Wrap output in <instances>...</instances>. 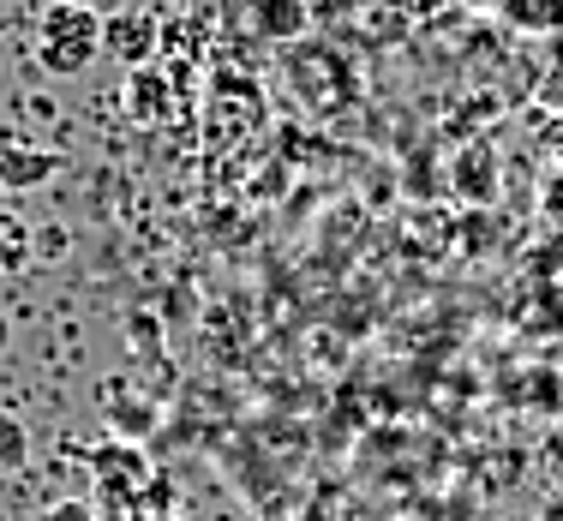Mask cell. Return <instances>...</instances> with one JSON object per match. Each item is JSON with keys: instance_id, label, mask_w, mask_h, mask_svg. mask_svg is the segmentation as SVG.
<instances>
[{"instance_id": "8992f818", "label": "cell", "mask_w": 563, "mask_h": 521, "mask_svg": "<svg viewBox=\"0 0 563 521\" xmlns=\"http://www.w3.org/2000/svg\"><path fill=\"white\" fill-rule=\"evenodd\" d=\"M55 168H60V156H48V151H7L0 156V186L7 192H31V186L55 180Z\"/></svg>"}, {"instance_id": "7a4b0ae2", "label": "cell", "mask_w": 563, "mask_h": 521, "mask_svg": "<svg viewBox=\"0 0 563 521\" xmlns=\"http://www.w3.org/2000/svg\"><path fill=\"white\" fill-rule=\"evenodd\" d=\"M120 109H126L132 126H168L180 114V90H174V73L168 66H132L126 85H120Z\"/></svg>"}, {"instance_id": "30bf717a", "label": "cell", "mask_w": 563, "mask_h": 521, "mask_svg": "<svg viewBox=\"0 0 563 521\" xmlns=\"http://www.w3.org/2000/svg\"><path fill=\"white\" fill-rule=\"evenodd\" d=\"M31 467V432L19 413H0V474H24Z\"/></svg>"}, {"instance_id": "9c48e42d", "label": "cell", "mask_w": 563, "mask_h": 521, "mask_svg": "<svg viewBox=\"0 0 563 521\" xmlns=\"http://www.w3.org/2000/svg\"><path fill=\"white\" fill-rule=\"evenodd\" d=\"M36 258V246H31V229H24L12 210H0V276H12V270H24V264Z\"/></svg>"}, {"instance_id": "3957f363", "label": "cell", "mask_w": 563, "mask_h": 521, "mask_svg": "<svg viewBox=\"0 0 563 521\" xmlns=\"http://www.w3.org/2000/svg\"><path fill=\"white\" fill-rule=\"evenodd\" d=\"M156 36L163 19L151 7H126V12H102V55H114L120 66H151L156 60Z\"/></svg>"}, {"instance_id": "6da1fadb", "label": "cell", "mask_w": 563, "mask_h": 521, "mask_svg": "<svg viewBox=\"0 0 563 521\" xmlns=\"http://www.w3.org/2000/svg\"><path fill=\"white\" fill-rule=\"evenodd\" d=\"M102 55V12L85 0H48L36 12V60L48 78H78Z\"/></svg>"}, {"instance_id": "277c9868", "label": "cell", "mask_w": 563, "mask_h": 521, "mask_svg": "<svg viewBox=\"0 0 563 521\" xmlns=\"http://www.w3.org/2000/svg\"><path fill=\"white\" fill-rule=\"evenodd\" d=\"M102 420H109V437H120V444H144V437H156V425H163V408L151 402V396H114L102 402Z\"/></svg>"}, {"instance_id": "4fadbf2b", "label": "cell", "mask_w": 563, "mask_h": 521, "mask_svg": "<svg viewBox=\"0 0 563 521\" xmlns=\"http://www.w3.org/2000/svg\"><path fill=\"white\" fill-rule=\"evenodd\" d=\"M533 521H563V491H552V498H540V510H533Z\"/></svg>"}, {"instance_id": "8fae6325", "label": "cell", "mask_w": 563, "mask_h": 521, "mask_svg": "<svg viewBox=\"0 0 563 521\" xmlns=\"http://www.w3.org/2000/svg\"><path fill=\"white\" fill-rule=\"evenodd\" d=\"M43 521H97V503L90 498H55L43 510Z\"/></svg>"}, {"instance_id": "5bb4252c", "label": "cell", "mask_w": 563, "mask_h": 521, "mask_svg": "<svg viewBox=\"0 0 563 521\" xmlns=\"http://www.w3.org/2000/svg\"><path fill=\"white\" fill-rule=\"evenodd\" d=\"M0 354H7V318H0Z\"/></svg>"}, {"instance_id": "ba28073f", "label": "cell", "mask_w": 563, "mask_h": 521, "mask_svg": "<svg viewBox=\"0 0 563 521\" xmlns=\"http://www.w3.org/2000/svg\"><path fill=\"white\" fill-rule=\"evenodd\" d=\"M258 31L271 43H294L306 31V0H258Z\"/></svg>"}, {"instance_id": "7c38bea8", "label": "cell", "mask_w": 563, "mask_h": 521, "mask_svg": "<svg viewBox=\"0 0 563 521\" xmlns=\"http://www.w3.org/2000/svg\"><path fill=\"white\" fill-rule=\"evenodd\" d=\"M31 246L43 252V264H55L60 252H66V234H60V229H43V234H31Z\"/></svg>"}, {"instance_id": "52a82bcc", "label": "cell", "mask_w": 563, "mask_h": 521, "mask_svg": "<svg viewBox=\"0 0 563 521\" xmlns=\"http://www.w3.org/2000/svg\"><path fill=\"white\" fill-rule=\"evenodd\" d=\"M455 192L474 198V204H492V198H498V168H492V151H486V144H474V151L455 163Z\"/></svg>"}, {"instance_id": "5b68a950", "label": "cell", "mask_w": 563, "mask_h": 521, "mask_svg": "<svg viewBox=\"0 0 563 521\" xmlns=\"http://www.w3.org/2000/svg\"><path fill=\"white\" fill-rule=\"evenodd\" d=\"M85 462H90V474H97V479H120V486H144V479H151V462H144V450H139V444H120V437H102V444H90Z\"/></svg>"}]
</instances>
